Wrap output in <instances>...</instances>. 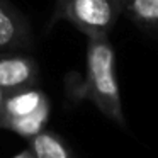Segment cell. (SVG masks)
I'll use <instances>...</instances> for the list:
<instances>
[{
	"label": "cell",
	"mask_w": 158,
	"mask_h": 158,
	"mask_svg": "<svg viewBox=\"0 0 158 158\" xmlns=\"http://www.w3.org/2000/svg\"><path fill=\"white\" fill-rule=\"evenodd\" d=\"M31 44V27L26 17L9 0H0V51L15 53Z\"/></svg>",
	"instance_id": "cell-4"
},
{
	"label": "cell",
	"mask_w": 158,
	"mask_h": 158,
	"mask_svg": "<svg viewBox=\"0 0 158 158\" xmlns=\"http://www.w3.org/2000/svg\"><path fill=\"white\" fill-rule=\"evenodd\" d=\"M4 104H5V92L0 89V123H2V117H4Z\"/></svg>",
	"instance_id": "cell-8"
},
{
	"label": "cell",
	"mask_w": 158,
	"mask_h": 158,
	"mask_svg": "<svg viewBox=\"0 0 158 158\" xmlns=\"http://www.w3.org/2000/svg\"><path fill=\"white\" fill-rule=\"evenodd\" d=\"M15 158H34V156H32V155L29 153V150H27V151H22L21 155H17Z\"/></svg>",
	"instance_id": "cell-9"
},
{
	"label": "cell",
	"mask_w": 158,
	"mask_h": 158,
	"mask_svg": "<svg viewBox=\"0 0 158 158\" xmlns=\"http://www.w3.org/2000/svg\"><path fill=\"white\" fill-rule=\"evenodd\" d=\"M29 153L34 158H72L66 143L49 131H41L29 139Z\"/></svg>",
	"instance_id": "cell-6"
},
{
	"label": "cell",
	"mask_w": 158,
	"mask_h": 158,
	"mask_svg": "<svg viewBox=\"0 0 158 158\" xmlns=\"http://www.w3.org/2000/svg\"><path fill=\"white\" fill-rule=\"evenodd\" d=\"M39 78V66L32 56L0 53V89L5 94L32 89Z\"/></svg>",
	"instance_id": "cell-3"
},
{
	"label": "cell",
	"mask_w": 158,
	"mask_h": 158,
	"mask_svg": "<svg viewBox=\"0 0 158 158\" xmlns=\"http://www.w3.org/2000/svg\"><path fill=\"white\" fill-rule=\"evenodd\" d=\"M43 110H49V100L43 90L32 87V89L5 94L4 117L0 123V129H5V126L14 121L26 119L29 116L43 112Z\"/></svg>",
	"instance_id": "cell-5"
},
{
	"label": "cell",
	"mask_w": 158,
	"mask_h": 158,
	"mask_svg": "<svg viewBox=\"0 0 158 158\" xmlns=\"http://www.w3.org/2000/svg\"><path fill=\"white\" fill-rule=\"evenodd\" d=\"M121 7L138 24H158V0H121Z\"/></svg>",
	"instance_id": "cell-7"
},
{
	"label": "cell",
	"mask_w": 158,
	"mask_h": 158,
	"mask_svg": "<svg viewBox=\"0 0 158 158\" xmlns=\"http://www.w3.org/2000/svg\"><path fill=\"white\" fill-rule=\"evenodd\" d=\"M121 12V0H58L53 22L65 19L87 38H97L109 34Z\"/></svg>",
	"instance_id": "cell-2"
},
{
	"label": "cell",
	"mask_w": 158,
	"mask_h": 158,
	"mask_svg": "<svg viewBox=\"0 0 158 158\" xmlns=\"http://www.w3.org/2000/svg\"><path fill=\"white\" fill-rule=\"evenodd\" d=\"M83 90L87 99L92 100V104L107 119L119 127H126L116 75V53L107 36L89 38Z\"/></svg>",
	"instance_id": "cell-1"
}]
</instances>
